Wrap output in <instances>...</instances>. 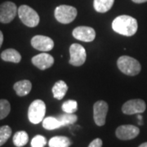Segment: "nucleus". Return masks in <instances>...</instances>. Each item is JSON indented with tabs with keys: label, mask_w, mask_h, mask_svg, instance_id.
Returning a JSON list of instances; mask_svg holds the SVG:
<instances>
[{
	"label": "nucleus",
	"mask_w": 147,
	"mask_h": 147,
	"mask_svg": "<svg viewBox=\"0 0 147 147\" xmlns=\"http://www.w3.org/2000/svg\"><path fill=\"white\" fill-rule=\"evenodd\" d=\"M112 29L114 31L121 35L130 37L137 33L138 24L134 17L127 15H122L117 16L113 21Z\"/></svg>",
	"instance_id": "nucleus-1"
},
{
	"label": "nucleus",
	"mask_w": 147,
	"mask_h": 147,
	"mask_svg": "<svg viewBox=\"0 0 147 147\" xmlns=\"http://www.w3.org/2000/svg\"><path fill=\"white\" fill-rule=\"evenodd\" d=\"M117 65L121 72L129 76H135L141 72L142 66L135 58L128 56H122L117 61Z\"/></svg>",
	"instance_id": "nucleus-2"
},
{
	"label": "nucleus",
	"mask_w": 147,
	"mask_h": 147,
	"mask_svg": "<svg viewBox=\"0 0 147 147\" xmlns=\"http://www.w3.org/2000/svg\"><path fill=\"white\" fill-rule=\"evenodd\" d=\"M18 16L22 23L28 27L37 26L40 21L36 11L27 5H21L18 8Z\"/></svg>",
	"instance_id": "nucleus-3"
},
{
	"label": "nucleus",
	"mask_w": 147,
	"mask_h": 147,
	"mask_svg": "<svg viewBox=\"0 0 147 147\" xmlns=\"http://www.w3.org/2000/svg\"><path fill=\"white\" fill-rule=\"evenodd\" d=\"M46 105L42 100H35L32 102L28 110V118L30 123L38 124L44 119Z\"/></svg>",
	"instance_id": "nucleus-4"
},
{
	"label": "nucleus",
	"mask_w": 147,
	"mask_h": 147,
	"mask_svg": "<svg viewBox=\"0 0 147 147\" xmlns=\"http://www.w3.org/2000/svg\"><path fill=\"white\" fill-rule=\"evenodd\" d=\"M77 9L69 5H60L55 9V18L61 24H69L76 18Z\"/></svg>",
	"instance_id": "nucleus-5"
},
{
	"label": "nucleus",
	"mask_w": 147,
	"mask_h": 147,
	"mask_svg": "<svg viewBox=\"0 0 147 147\" xmlns=\"http://www.w3.org/2000/svg\"><path fill=\"white\" fill-rule=\"evenodd\" d=\"M69 55L70 59L69 62L74 66H80L84 65L87 58L85 48L79 43H73L69 47Z\"/></svg>",
	"instance_id": "nucleus-6"
},
{
	"label": "nucleus",
	"mask_w": 147,
	"mask_h": 147,
	"mask_svg": "<svg viewBox=\"0 0 147 147\" xmlns=\"http://www.w3.org/2000/svg\"><path fill=\"white\" fill-rule=\"evenodd\" d=\"M18 14L16 5L10 1L3 3L0 5V22L3 24L10 23Z\"/></svg>",
	"instance_id": "nucleus-7"
},
{
	"label": "nucleus",
	"mask_w": 147,
	"mask_h": 147,
	"mask_svg": "<svg viewBox=\"0 0 147 147\" xmlns=\"http://www.w3.org/2000/svg\"><path fill=\"white\" fill-rule=\"evenodd\" d=\"M146 109V102L142 99H132L127 100L122 106V111L125 115L142 114Z\"/></svg>",
	"instance_id": "nucleus-8"
},
{
	"label": "nucleus",
	"mask_w": 147,
	"mask_h": 147,
	"mask_svg": "<svg viewBox=\"0 0 147 147\" xmlns=\"http://www.w3.org/2000/svg\"><path fill=\"white\" fill-rule=\"evenodd\" d=\"M109 106L104 100H98L93 105V119L97 126L105 125Z\"/></svg>",
	"instance_id": "nucleus-9"
},
{
	"label": "nucleus",
	"mask_w": 147,
	"mask_h": 147,
	"mask_svg": "<svg viewBox=\"0 0 147 147\" xmlns=\"http://www.w3.org/2000/svg\"><path fill=\"white\" fill-rule=\"evenodd\" d=\"M31 45L36 50L46 53L51 51L54 47V42L49 37L44 35H35L32 38Z\"/></svg>",
	"instance_id": "nucleus-10"
},
{
	"label": "nucleus",
	"mask_w": 147,
	"mask_h": 147,
	"mask_svg": "<svg viewBox=\"0 0 147 147\" xmlns=\"http://www.w3.org/2000/svg\"><path fill=\"white\" fill-rule=\"evenodd\" d=\"M140 133V129L134 125H121L117 127L115 131L116 137L119 140L127 141L137 137Z\"/></svg>",
	"instance_id": "nucleus-11"
},
{
	"label": "nucleus",
	"mask_w": 147,
	"mask_h": 147,
	"mask_svg": "<svg viewBox=\"0 0 147 147\" xmlns=\"http://www.w3.org/2000/svg\"><path fill=\"white\" fill-rule=\"evenodd\" d=\"M72 34L76 39L83 42H92L96 38L94 29L88 26L76 27L73 30Z\"/></svg>",
	"instance_id": "nucleus-12"
},
{
	"label": "nucleus",
	"mask_w": 147,
	"mask_h": 147,
	"mask_svg": "<svg viewBox=\"0 0 147 147\" xmlns=\"http://www.w3.org/2000/svg\"><path fill=\"white\" fill-rule=\"evenodd\" d=\"M32 63L37 68L41 70H44L52 67V65L54 64V58L50 54L42 53L38 54L32 58Z\"/></svg>",
	"instance_id": "nucleus-13"
},
{
	"label": "nucleus",
	"mask_w": 147,
	"mask_h": 147,
	"mask_svg": "<svg viewBox=\"0 0 147 147\" xmlns=\"http://www.w3.org/2000/svg\"><path fill=\"white\" fill-rule=\"evenodd\" d=\"M13 88L19 96H25L28 95L32 88V84L30 80H21L14 84Z\"/></svg>",
	"instance_id": "nucleus-14"
},
{
	"label": "nucleus",
	"mask_w": 147,
	"mask_h": 147,
	"mask_svg": "<svg viewBox=\"0 0 147 147\" xmlns=\"http://www.w3.org/2000/svg\"><path fill=\"white\" fill-rule=\"evenodd\" d=\"M1 58L4 61L13 62V63H19L21 61V56L20 53L13 48H8L4 50L1 53Z\"/></svg>",
	"instance_id": "nucleus-15"
},
{
	"label": "nucleus",
	"mask_w": 147,
	"mask_h": 147,
	"mask_svg": "<svg viewBox=\"0 0 147 147\" xmlns=\"http://www.w3.org/2000/svg\"><path fill=\"white\" fill-rule=\"evenodd\" d=\"M68 91V86L63 80H59L53 87V93L54 98L57 100H61L65 96Z\"/></svg>",
	"instance_id": "nucleus-16"
},
{
	"label": "nucleus",
	"mask_w": 147,
	"mask_h": 147,
	"mask_svg": "<svg viewBox=\"0 0 147 147\" xmlns=\"http://www.w3.org/2000/svg\"><path fill=\"white\" fill-rule=\"evenodd\" d=\"M71 144L72 142L70 139L69 137L63 136L53 137L48 142L49 147H69Z\"/></svg>",
	"instance_id": "nucleus-17"
},
{
	"label": "nucleus",
	"mask_w": 147,
	"mask_h": 147,
	"mask_svg": "<svg viewBox=\"0 0 147 147\" xmlns=\"http://www.w3.org/2000/svg\"><path fill=\"white\" fill-rule=\"evenodd\" d=\"M115 0H94L93 7L95 10L100 13H105L110 10L114 5Z\"/></svg>",
	"instance_id": "nucleus-18"
},
{
	"label": "nucleus",
	"mask_w": 147,
	"mask_h": 147,
	"mask_svg": "<svg viewBox=\"0 0 147 147\" xmlns=\"http://www.w3.org/2000/svg\"><path fill=\"white\" fill-rule=\"evenodd\" d=\"M13 144L16 147H22L26 146L29 141V136L26 131H16L13 136Z\"/></svg>",
	"instance_id": "nucleus-19"
},
{
	"label": "nucleus",
	"mask_w": 147,
	"mask_h": 147,
	"mask_svg": "<svg viewBox=\"0 0 147 147\" xmlns=\"http://www.w3.org/2000/svg\"><path fill=\"white\" fill-rule=\"evenodd\" d=\"M42 127L47 130H54L61 127V123L57 118L49 116L42 120Z\"/></svg>",
	"instance_id": "nucleus-20"
},
{
	"label": "nucleus",
	"mask_w": 147,
	"mask_h": 147,
	"mask_svg": "<svg viewBox=\"0 0 147 147\" xmlns=\"http://www.w3.org/2000/svg\"><path fill=\"white\" fill-rule=\"evenodd\" d=\"M57 119L61 123V126H67L70 124H74L77 119L78 117L74 114H69V113H65L63 115H61L57 117Z\"/></svg>",
	"instance_id": "nucleus-21"
},
{
	"label": "nucleus",
	"mask_w": 147,
	"mask_h": 147,
	"mask_svg": "<svg viewBox=\"0 0 147 147\" xmlns=\"http://www.w3.org/2000/svg\"><path fill=\"white\" fill-rule=\"evenodd\" d=\"M11 128L10 127L7 125L0 127V146L5 144L11 137Z\"/></svg>",
	"instance_id": "nucleus-22"
},
{
	"label": "nucleus",
	"mask_w": 147,
	"mask_h": 147,
	"mask_svg": "<svg viewBox=\"0 0 147 147\" xmlns=\"http://www.w3.org/2000/svg\"><path fill=\"white\" fill-rule=\"evenodd\" d=\"M61 108L65 113L74 114L78 110V102L74 100H69L64 102Z\"/></svg>",
	"instance_id": "nucleus-23"
},
{
	"label": "nucleus",
	"mask_w": 147,
	"mask_h": 147,
	"mask_svg": "<svg viewBox=\"0 0 147 147\" xmlns=\"http://www.w3.org/2000/svg\"><path fill=\"white\" fill-rule=\"evenodd\" d=\"M11 110V105L9 101L5 99L0 100V120L3 119L9 115Z\"/></svg>",
	"instance_id": "nucleus-24"
},
{
	"label": "nucleus",
	"mask_w": 147,
	"mask_h": 147,
	"mask_svg": "<svg viewBox=\"0 0 147 147\" xmlns=\"http://www.w3.org/2000/svg\"><path fill=\"white\" fill-rule=\"evenodd\" d=\"M46 144L47 140L42 135H36L31 141L32 147H44Z\"/></svg>",
	"instance_id": "nucleus-25"
},
{
	"label": "nucleus",
	"mask_w": 147,
	"mask_h": 147,
	"mask_svg": "<svg viewBox=\"0 0 147 147\" xmlns=\"http://www.w3.org/2000/svg\"><path fill=\"white\" fill-rule=\"evenodd\" d=\"M88 147H102V141L100 138H96L89 144Z\"/></svg>",
	"instance_id": "nucleus-26"
},
{
	"label": "nucleus",
	"mask_w": 147,
	"mask_h": 147,
	"mask_svg": "<svg viewBox=\"0 0 147 147\" xmlns=\"http://www.w3.org/2000/svg\"><path fill=\"white\" fill-rule=\"evenodd\" d=\"M3 32L0 30V47L3 44Z\"/></svg>",
	"instance_id": "nucleus-27"
},
{
	"label": "nucleus",
	"mask_w": 147,
	"mask_h": 147,
	"mask_svg": "<svg viewBox=\"0 0 147 147\" xmlns=\"http://www.w3.org/2000/svg\"><path fill=\"white\" fill-rule=\"evenodd\" d=\"M131 1L136 3H143L147 2V0H131Z\"/></svg>",
	"instance_id": "nucleus-28"
},
{
	"label": "nucleus",
	"mask_w": 147,
	"mask_h": 147,
	"mask_svg": "<svg viewBox=\"0 0 147 147\" xmlns=\"http://www.w3.org/2000/svg\"><path fill=\"white\" fill-rule=\"evenodd\" d=\"M139 147H147V142H145V143H142L141 146H139Z\"/></svg>",
	"instance_id": "nucleus-29"
}]
</instances>
